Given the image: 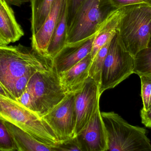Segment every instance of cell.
<instances>
[{
    "mask_svg": "<svg viewBox=\"0 0 151 151\" xmlns=\"http://www.w3.org/2000/svg\"><path fill=\"white\" fill-rule=\"evenodd\" d=\"M53 67L52 58L32 48L0 44V84L10 98H12L14 83L19 77Z\"/></svg>",
    "mask_w": 151,
    "mask_h": 151,
    "instance_id": "1",
    "label": "cell"
},
{
    "mask_svg": "<svg viewBox=\"0 0 151 151\" xmlns=\"http://www.w3.org/2000/svg\"><path fill=\"white\" fill-rule=\"evenodd\" d=\"M67 94L53 66L51 69L35 72L30 77L24 92L16 101L42 118Z\"/></svg>",
    "mask_w": 151,
    "mask_h": 151,
    "instance_id": "2",
    "label": "cell"
},
{
    "mask_svg": "<svg viewBox=\"0 0 151 151\" xmlns=\"http://www.w3.org/2000/svg\"><path fill=\"white\" fill-rule=\"evenodd\" d=\"M118 33L126 50L134 56L148 48L151 35V4L125 6Z\"/></svg>",
    "mask_w": 151,
    "mask_h": 151,
    "instance_id": "3",
    "label": "cell"
},
{
    "mask_svg": "<svg viewBox=\"0 0 151 151\" xmlns=\"http://www.w3.org/2000/svg\"><path fill=\"white\" fill-rule=\"evenodd\" d=\"M0 120L10 122L42 143L56 147L59 142L50 127L17 101L0 95Z\"/></svg>",
    "mask_w": 151,
    "mask_h": 151,
    "instance_id": "4",
    "label": "cell"
},
{
    "mask_svg": "<svg viewBox=\"0 0 151 151\" xmlns=\"http://www.w3.org/2000/svg\"><path fill=\"white\" fill-rule=\"evenodd\" d=\"M107 134L108 151H151L144 128L133 126L114 112L101 113Z\"/></svg>",
    "mask_w": 151,
    "mask_h": 151,
    "instance_id": "5",
    "label": "cell"
},
{
    "mask_svg": "<svg viewBox=\"0 0 151 151\" xmlns=\"http://www.w3.org/2000/svg\"><path fill=\"white\" fill-rule=\"evenodd\" d=\"M115 9L110 0H85L67 29L66 44H73L94 36Z\"/></svg>",
    "mask_w": 151,
    "mask_h": 151,
    "instance_id": "6",
    "label": "cell"
},
{
    "mask_svg": "<svg viewBox=\"0 0 151 151\" xmlns=\"http://www.w3.org/2000/svg\"><path fill=\"white\" fill-rule=\"evenodd\" d=\"M134 56L124 48L118 31L111 40L102 71L100 94L114 88L134 74Z\"/></svg>",
    "mask_w": 151,
    "mask_h": 151,
    "instance_id": "7",
    "label": "cell"
},
{
    "mask_svg": "<svg viewBox=\"0 0 151 151\" xmlns=\"http://www.w3.org/2000/svg\"><path fill=\"white\" fill-rule=\"evenodd\" d=\"M42 118L53 130L59 142L75 137V93L67 94L60 103Z\"/></svg>",
    "mask_w": 151,
    "mask_h": 151,
    "instance_id": "8",
    "label": "cell"
},
{
    "mask_svg": "<svg viewBox=\"0 0 151 151\" xmlns=\"http://www.w3.org/2000/svg\"><path fill=\"white\" fill-rule=\"evenodd\" d=\"M102 94L97 83L90 77L81 89L75 93L76 124L75 136L80 134L99 106Z\"/></svg>",
    "mask_w": 151,
    "mask_h": 151,
    "instance_id": "9",
    "label": "cell"
},
{
    "mask_svg": "<svg viewBox=\"0 0 151 151\" xmlns=\"http://www.w3.org/2000/svg\"><path fill=\"white\" fill-rule=\"evenodd\" d=\"M78 135L82 142L85 151H108L107 134L100 106Z\"/></svg>",
    "mask_w": 151,
    "mask_h": 151,
    "instance_id": "10",
    "label": "cell"
},
{
    "mask_svg": "<svg viewBox=\"0 0 151 151\" xmlns=\"http://www.w3.org/2000/svg\"><path fill=\"white\" fill-rule=\"evenodd\" d=\"M94 36L65 46L53 59V66L59 74L75 65L91 53Z\"/></svg>",
    "mask_w": 151,
    "mask_h": 151,
    "instance_id": "11",
    "label": "cell"
},
{
    "mask_svg": "<svg viewBox=\"0 0 151 151\" xmlns=\"http://www.w3.org/2000/svg\"><path fill=\"white\" fill-rule=\"evenodd\" d=\"M66 1L55 0L41 27L35 34L32 35V48L38 53L47 56L48 46Z\"/></svg>",
    "mask_w": 151,
    "mask_h": 151,
    "instance_id": "12",
    "label": "cell"
},
{
    "mask_svg": "<svg viewBox=\"0 0 151 151\" xmlns=\"http://www.w3.org/2000/svg\"><path fill=\"white\" fill-rule=\"evenodd\" d=\"M91 62L90 53L70 69L58 74L61 85L67 94L76 93L82 88L89 78Z\"/></svg>",
    "mask_w": 151,
    "mask_h": 151,
    "instance_id": "13",
    "label": "cell"
},
{
    "mask_svg": "<svg viewBox=\"0 0 151 151\" xmlns=\"http://www.w3.org/2000/svg\"><path fill=\"white\" fill-rule=\"evenodd\" d=\"M9 5L4 0H0V44L16 42L24 35Z\"/></svg>",
    "mask_w": 151,
    "mask_h": 151,
    "instance_id": "14",
    "label": "cell"
},
{
    "mask_svg": "<svg viewBox=\"0 0 151 151\" xmlns=\"http://www.w3.org/2000/svg\"><path fill=\"white\" fill-rule=\"evenodd\" d=\"M124 12V7L115 9L99 27L94 35L91 53L92 59L99 50L114 37Z\"/></svg>",
    "mask_w": 151,
    "mask_h": 151,
    "instance_id": "15",
    "label": "cell"
},
{
    "mask_svg": "<svg viewBox=\"0 0 151 151\" xmlns=\"http://www.w3.org/2000/svg\"><path fill=\"white\" fill-rule=\"evenodd\" d=\"M4 122L14 139L18 151H56L55 146L40 142L18 127L10 122Z\"/></svg>",
    "mask_w": 151,
    "mask_h": 151,
    "instance_id": "16",
    "label": "cell"
},
{
    "mask_svg": "<svg viewBox=\"0 0 151 151\" xmlns=\"http://www.w3.org/2000/svg\"><path fill=\"white\" fill-rule=\"evenodd\" d=\"M67 33V6L66 1L48 46L47 51V56L53 59L65 46Z\"/></svg>",
    "mask_w": 151,
    "mask_h": 151,
    "instance_id": "17",
    "label": "cell"
},
{
    "mask_svg": "<svg viewBox=\"0 0 151 151\" xmlns=\"http://www.w3.org/2000/svg\"><path fill=\"white\" fill-rule=\"evenodd\" d=\"M55 0H30L32 8V35L40 29L47 17Z\"/></svg>",
    "mask_w": 151,
    "mask_h": 151,
    "instance_id": "18",
    "label": "cell"
},
{
    "mask_svg": "<svg viewBox=\"0 0 151 151\" xmlns=\"http://www.w3.org/2000/svg\"><path fill=\"white\" fill-rule=\"evenodd\" d=\"M111 41L104 45L97 53L95 57L92 59L90 66L89 74V77L93 80L100 87L101 84L102 71L104 63L108 53Z\"/></svg>",
    "mask_w": 151,
    "mask_h": 151,
    "instance_id": "19",
    "label": "cell"
},
{
    "mask_svg": "<svg viewBox=\"0 0 151 151\" xmlns=\"http://www.w3.org/2000/svg\"><path fill=\"white\" fill-rule=\"evenodd\" d=\"M134 74L151 75V48H147L139 51L134 56Z\"/></svg>",
    "mask_w": 151,
    "mask_h": 151,
    "instance_id": "20",
    "label": "cell"
},
{
    "mask_svg": "<svg viewBox=\"0 0 151 151\" xmlns=\"http://www.w3.org/2000/svg\"><path fill=\"white\" fill-rule=\"evenodd\" d=\"M0 151H18L14 139L5 126L4 121L0 120Z\"/></svg>",
    "mask_w": 151,
    "mask_h": 151,
    "instance_id": "21",
    "label": "cell"
},
{
    "mask_svg": "<svg viewBox=\"0 0 151 151\" xmlns=\"http://www.w3.org/2000/svg\"><path fill=\"white\" fill-rule=\"evenodd\" d=\"M141 82V96L144 111L151 109V75H140Z\"/></svg>",
    "mask_w": 151,
    "mask_h": 151,
    "instance_id": "22",
    "label": "cell"
},
{
    "mask_svg": "<svg viewBox=\"0 0 151 151\" xmlns=\"http://www.w3.org/2000/svg\"><path fill=\"white\" fill-rule=\"evenodd\" d=\"M56 151H85L79 135L59 142L56 146Z\"/></svg>",
    "mask_w": 151,
    "mask_h": 151,
    "instance_id": "23",
    "label": "cell"
},
{
    "mask_svg": "<svg viewBox=\"0 0 151 151\" xmlns=\"http://www.w3.org/2000/svg\"><path fill=\"white\" fill-rule=\"evenodd\" d=\"M34 73L27 74L19 77L15 82L12 93V98L16 100L19 98L25 90L29 79Z\"/></svg>",
    "mask_w": 151,
    "mask_h": 151,
    "instance_id": "24",
    "label": "cell"
},
{
    "mask_svg": "<svg viewBox=\"0 0 151 151\" xmlns=\"http://www.w3.org/2000/svg\"><path fill=\"white\" fill-rule=\"evenodd\" d=\"M85 0H67V29L70 26L79 7Z\"/></svg>",
    "mask_w": 151,
    "mask_h": 151,
    "instance_id": "25",
    "label": "cell"
},
{
    "mask_svg": "<svg viewBox=\"0 0 151 151\" xmlns=\"http://www.w3.org/2000/svg\"><path fill=\"white\" fill-rule=\"evenodd\" d=\"M112 4L116 9L137 4L147 3H151V0H110Z\"/></svg>",
    "mask_w": 151,
    "mask_h": 151,
    "instance_id": "26",
    "label": "cell"
},
{
    "mask_svg": "<svg viewBox=\"0 0 151 151\" xmlns=\"http://www.w3.org/2000/svg\"><path fill=\"white\" fill-rule=\"evenodd\" d=\"M142 123L146 127L151 128V109L145 111L142 109L140 113Z\"/></svg>",
    "mask_w": 151,
    "mask_h": 151,
    "instance_id": "27",
    "label": "cell"
},
{
    "mask_svg": "<svg viewBox=\"0 0 151 151\" xmlns=\"http://www.w3.org/2000/svg\"><path fill=\"white\" fill-rule=\"evenodd\" d=\"M9 5L20 6L30 1V0H4Z\"/></svg>",
    "mask_w": 151,
    "mask_h": 151,
    "instance_id": "28",
    "label": "cell"
},
{
    "mask_svg": "<svg viewBox=\"0 0 151 151\" xmlns=\"http://www.w3.org/2000/svg\"><path fill=\"white\" fill-rule=\"evenodd\" d=\"M0 95H2L4 96L8 97L9 98L8 94L6 93L5 90L2 87L1 84H0Z\"/></svg>",
    "mask_w": 151,
    "mask_h": 151,
    "instance_id": "29",
    "label": "cell"
},
{
    "mask_svg": "<svg viewBox=\"0 0 151 151\" xmlns=\"http://www.w3.org/2000/svg\"><path fill=\"white\" fill-rule=\"evenodd\" d=\"M148 48H151V35L150 37V41H149V45H148Z\"/></svg>",
    "mask_w": 151,
    "mask_h": 151,
    "instance_id": "30",
    "label": "cell"
}]
</instances>
